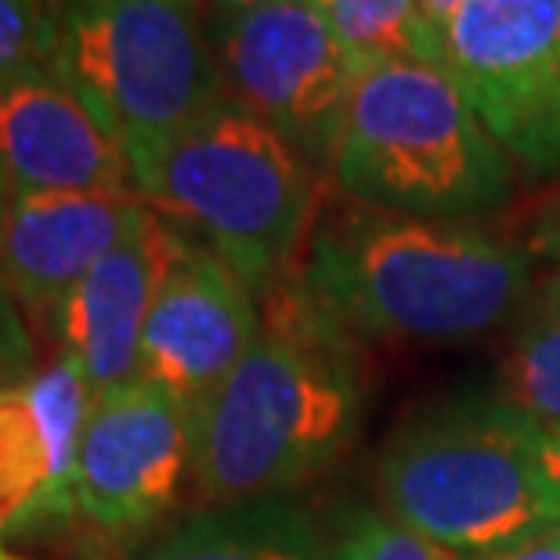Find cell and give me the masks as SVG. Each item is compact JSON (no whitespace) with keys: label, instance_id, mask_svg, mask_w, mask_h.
I'll use <instances>...</instances> for the list:
<instances>
[{"label":"cell","instance_id":"6da1fadb","mask_svg":"<svg viewBox=\"0 0 560 560\" xmlns=\"http://www.w3.org/2000/svg\"><path fill=\"white\" fill-rule=\"evenodd\" d=\"M359 423L354 337L304 279H285L254 348L192 409V481L218 506L279 499L332 467Z\"/></svg>","mask_w":560,"mask_h":560},{"label":"cell","instance_id":"7a4b0ae2","mask_svg":"<svg viewBox=\"0 0 560 560\" xmlns=\"http://www.w3.org/2000/svg\"><path fill=\"white\" fill-rule=\"evenodd\" d=\"M304 285L354 340L459 343L517 318L535 282L492 232L365 207L318 224Z\"/></svg>","mask_w":560,"mask_h":560},{"label":"cell","instance_id":"3957f363","mask_svg":"<svg viewBox=\"0 0 560 560\" xmlns=\"http://www.w3.org/2000/svg\"><path fill=\"white\" fill-rule=\"evenodd\" d=\"M542 441V427L503 390H459L423 405L380 452L384 514L459 557L553 528Z\"/></svg>","mask_w":560,"mask_h":560},{"label":"cell","instance_id":"277c9868","mask_svg":"<svg viewBox=\"0 0 560 560\" xmlns=\"http://www.w3.org/2000/svg\"><path fill=\"white\" fill-rule=\"evenodd\" d=\"M130 182L145 207L192 229L254 293L290 279L318 229V171L232 98L135 152Z\"/></svg>","mask_w":560,"mask_h":560},{"label":"cell","instance_id":"5b68a950","mask_svg":"<svg viewBox=\"0 0 560 560\" xmlns=\"http://www.w3.org/2000/svg\"><path fill=\"white\" fill-rule=\"evenodd\" d=\"M514 160L445 69L401 55L354 69L332 182L369 210L467 221L506 207Z\"/></svg>","mask_w":560,"mask_h":560},{"label":"cell","instance_id":"8992f818","mask_svg":"<svg viewBox=\"0 0 560 560\" xmlns=\"http://www.w3.org/2000/svg\"><path fill=\"white\" fill-rule=\"evenodd\" d=\"M47 69L127 160L229 98L199 11L177 0H58Z\"/></svg>","mask_w":560,"mask_h":560},{"label":"cell","instance_id":"52a82bcc","mask_svg":"<svg viewBox=\"0 0 560 560\" xmlns=\"http://www.w3.org/2000/svg\"><path fill=\"white\" fill-rule=\"evenodd\" d=\"M420 58L456 80L514 166L560 174V0H463Z\"/></svg>","mask_w":560,"mask_h":560},{"label":"cell","instance_id":"ba28073f","mask_svg":"<svg viewBox=\"0 0 560 560\" xmlns=\"http://www.w3.org/2000/svg\"><path fill=\"white\" fill-rule=\"evenodd\" d=\"M224 91L276 127L318 174L332 171L354 69L315 0L213 11L207 22Z\"/></svg>","mask_w":560,"mask_h":560},{"label":"cell","instance_id":"9c48e42d","mask_svg":"<svg viewBox=\"0 0 560 560\" xmlns=\"http://www.w3.org/2000/svg\"><path fill=\"white\" fill-rule=\"evenodd\" d=\"M192 474V409L130 380L94 395L77 463V506L124 535L156 524Z\"/></svg>","mask_w":560,"mask_h":560},{"label":"cell","instance_id":"30bf717a","mask_svg":"<svg viewBox=\"0 0 560 560\" xmlns=\"http://www.w3.org/2000/svg\"><path fill=\"white\" fill-rule=\"evenodd\" d=\"M257 337L254 285L196 235H182L141 332L138 380L196 409Z\"/></svg>","mask_w":560,"mask_h":560},{"label":"cell","instance_id":"8fae6325","mask_svg":"<svg viewBox=\"0 0 560 560\" xmlns=\"http://www.w3.org/2000/svg\"><path fill=\"white\" fill-rule=\"evenodd\" d=\"M91 405V380L69 351L0 387V535H30L80 510L77 463Z\"/></svg>","mask_w":560,"mask_h":560},{"label":"cell","instance_id":"7c38bea8","mask_svg":"<svg viewBox=\"0 0 560 560\" xmlns=\"http://www.w3.org/2000/svg\"><path fill=\"white\" fill-rule=\"evenodd\" d=\"M0 171L11 192H135L127 152L47 66L0 83Z\"/></svg>","mask_w":560,"mask_h":560},{"label":"cell","instance_id":"4fadbf2b","mask_svg":"<svg viewBox=\"0 0 560 560\" xmlns=\"http://www.w3.org/2000/svg\"><path fill=\"white\" fill-rule=\"evenodd\" d=\"M182 235L163 213L145 207L135 232L55 307L51 322L62 337V351L83 365L94 395L138 380L141 332Z\"/></svg>","mask_w":560,"mask_h":560},{"label":"cell","instance_id":"5bb4252c","mask_svg":"<svg viewBox=\"0 0 560 560\" xmlns=\"http://www.w3.org/2000/svg\"><path fill=\"white\" fill-rule=\"evenodd\" d=\"M141 213L135 192H15L0 221V282L22 307L55 315Z\"/></svg>","mask_w":560,"mask_h":560},{"label":"cell","instance_id":"9a60e30c","mask_svg":"<svg viewBox=\"0 0 560 560\" xmlns=\"http://www.w3.org/2000/svg\"><path fill=\"white\" fill-rule=\"evenodd\" d=\"M145 560H337V542L301 506L254 499L192 517Z\"/></svg>","mask_w":560,"mask_h":560},{"label":"cell","instance_id":"2e32d148","mask_svg":"<svg viewBox=\"0 0 560 560\" xmlns=\"http://www.w3.org/2000/svg\"><path fill=\"white\" fill-rule=\"evenodd\" d=\"M503 395L560 438V268L532 285L517 312L514 340L506 354Z\"/></svg>","mask_w":560,"mask_h":560},{"label":"cell","instance_id":"e0dca14e","mask_svg":"<svg viewBox=\"0 0 560 560\" xmlns=\"http://www.w3.org/2000/svg\"><path fill=\"white\" fill-rule=\"evenodd\" d=\"M315 4L326 11L351 69L416 55L420 47V0H315Z\"/></svg>","mask_w":560,"mask_h":560},{"label":"cell","instance_id":"ac0fdd59","mask_svg":"<svg viewBox=\"0 0 560 560\" xmlns=\"http://www.w3.org/2000/svg\"><path fill=\"white\" fill-rule=\"evenodd\" d=\"M55 26L58 0H0V83L47 66Z\"/></svg>","mask_w":560,"mask_h":560},{"label":"cell","instance_id":"d6986e66","mask_svg":"<svg viewBox=\"0 0 560 560\" xmlns=\"http://www.w3.org/2000/svg\"><path fill=\"white\" fill-rule=\"evenodd\" d=\"M337 560H463L380 510H359L343 524Z\"/></svg>","mask_w":560,"mask_h":560},{"label":"cell","instance_id":"ffe728a7","mask_svg":"<svg viewBox=\"0 0 560 560\" xmlns=\"http://www.w3.org/2000/svg\"><path fill=\"white\" fill-rule=\"evenodd\" d=\"M463 560H560V524L535 532V535H524V539L503 546V550L463 557Z\"/></svg>","mask_w":560,"mask_h":560},{"label":"cell","instance_id":"44dd1931","mask_svg":"<svg viewBox=\"0 0 560 560\" xmlns=\"http://www.w3.org/2000/svg\"><path fill=\"white\" fill-rule=\"evenodd\" d=\"M542 481H546V492H550L557 521H560V438H550V434L542 441Z\"/></svg>","mask_w":560,"mask_h":560},{"label":"cell","instance_id":"7402d4cb","mask_svg":"<svg viewBox=\"0 0 560 560\" xmlns=\"http://www.w3.org/2000/svg\"><path fill=\"white\" fill-rule=\"evenodd\" d=\"M459 4L463 0H420V47L427 33H431L438 22H445ZM420 47H416V55H420Z\"/></svg>","mask_w":560,"mask_h":560},{"label":"cell","instance_id":"603a6c76","mask_svg":"<svg viewBox=\"0 0 560 560\" xmlns=\"http://www.w3.org/2000/svg\"><path fill=\"white\" fill-rule=\"evenodd\" d=\"M539 246L557 260V268H560V199L550 207V213H546V221L539 229Z\"/></svg>","mask_w":560,"mask_h":560},{"label":"cell","instance_id":"cb8c5ba5","mask_svg":"<svg viewBox=\"0 0 560 560\" xmlns=\"http://www.w3.org/2000/svg\"><path fill=\"white\" fill-rule=\"evenodd\" d=\"M265 4H282V0H213V11H246Z\"/></svg>","mask_w":560,"mask_h":560},{"label":"cell","instance_id":"d4e9b609","mask_svg":"<svg viewBox=\"0 0 560 560\" xmlns=\"http://www.w3.org/2000/svg\"><path fill=\"white\" fill-rule=\"evenodd\" d=\"M11 185H8V177H4V171H0V221H4V213H8V202H11Z\"/></svg>","mask_w":560,"mask_h":560},{"label":"cell","instance_id":"484cf974","mask_svg":"<svg viewBox=\"0 0 560 560\" xmlns=\"http://www.w3.org/2000/svg\"><path fill=\"white\" fill-rule=\"evenodd\" d=\"M177 4H185V8H192V11H199V4H202V0H177Z\"/></svg>","mask_w":560,"mask_h":560},{"label":"cell","instance_id":"4316f807","mask_svg":"<svg viewBox=\"0 0 560 560\" xmlns=\"http://www.w3.org/2000/svg\"><path fill=\"white\" fill-rule=\"evenodd\" d=\"M0 560H22V557H15V553H8L4 546H0Z\"/></svg>","mask_w":560,"mask_h":560},{"label":"cell","instance_id":"83f0119b","mask_svg":"<svg viewBox=\"0 0 560 560\" xmlns=\"http://www.w3.org/2000/svg\"><path fill=\"white\" fill-rule=\"evenodd\" d=\"M0 387H8V384H0Z\"/></svg>","mask_w":560,"mask_h":560}]
</instances>
